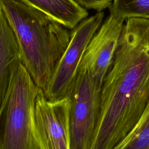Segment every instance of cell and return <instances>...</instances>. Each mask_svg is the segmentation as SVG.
Listing matches in <instances>:
<instances>
[{
	"label": "cell",
	"instance_id": "3957f363",
	"mask_svg": "<svg viewBox=\"0 0 149 149\" xmlns=\"http://www.w3.org/2000/svg\"><path fill=\"white\" fill-rule=\"evenodd\" d=\"M38 89L19 63L0 113V149H40L34 121Z\"/></svg>",
	"mask_w": 149,
	"mask_h": 149
},
{
	"label": "cell",
	"instance_id": "6da1fadb",
	"mask_svg": "<svg viewBox=\"0 0 149 149\" xmlns=\"http://www.w3.org/2000/svg\"><path fill=\"white\" fill-rule=\"evenodd\" d=\"M149 101V19L126 20L101 87L98 121L89 149H113Z\"/></svg>",
	"mask_w": 149,
	"mask_h": 149
},
{
	"label": "cell",
	"instance_id": "9c48e42d",
	"mask_svg": "<svg viewBox=\"0 0 149 149\" xmlns=\"http://www.w3.org/2000/svg\"><path fill=\"white\" fill-rule=\"evenodd\" d=\"M20 1L43 12L70 30L88 16L87 9L72 0Z\"/></svg>",
	"mask_w": 149,
	"mask_h": 149
},
{
	"label": "cell",
	"instance_id": "5b68a950",
	"mask_svg": "<svg viewBox=\"0 0 149 149\" xmlns=\"http://www.w3.org/2000/svg\"><path fill=\"white\" fill-rule=\"evenodd\" d=\"M104 16L102 11L98 12L83 20L72 29L69 45L44 92L48 100H54L67 96L86 48L101 26Z\"/></svg>",
	"mask_w": 149,
	"mask_h": 149
},
{
	"label": "cell",
	"instance_id": "30bf717a",
	"mask_svg": "<svg viewBox=\"0 0 149 149\" xmlns=\"http://www.w3.org/2000/svg\"><path fill=\"white\" fill-rule=\"evenodd\" d=\"M113 149H149V101L132 130Z\"/></svg>",
	"mask_w": 149,
	"mask_h": 149
},
{
	"label": "cell",
	"instance_id": "7a4b0ae2",
	"mask_svg": "<svg viewBox=\"0 0 149 149\" xmlns=\"http://www.w3.org/2000/svg\"><path fill=\"white\" fill-rule=\"evenodd\" d=\"M0 6L16 37L22 63L44 92L69 45L71 31L20 0H0Z\"/></svg>",
	"mask_w": 149,
	"mask_h": 149
},
{
	"label": "cell",
	"instance_id": "7c38bea8",
	"mask_svg": "<svg viewBox=\"0 0 149 149\" xmlns=\"http://www.w3.org/2000/svg\"><path fill=\"white\" fill-rule=\"evenodd\" d=\"M74 2L86 9H93L101 12L109 8L113 0H72Z\"/></svg>",
	"mask_w": 149,
	"mask_h": 149
},
{
	"label": "cell",
	"instance_id": "8fae6325",
	"mask_svg": "<svg viewBox=\"0 0 149 149\" xmlns=\"http://www.w3.org/2000/svg\"><path fill=\"white\" fill-rule=\"evenodd\" d=\"M110 14L124 20L131 17L149 19V0H113Z\"/></svg>",
	"mask_w": 149,
	"mask_h": 149
},
{
	"label": "cell",
	"instance_id": "277c9868",
	"mask_svg": "<svg viewBox=\"0 0 149 149\" xmlns=\"http://www.w3.org/2000/svg\"><path fill=\"white\" fill-rule=\"evenodd\" d=\"M101 91L93 76L78 69L66 96L70 101V149H89L100 116Z\"/></svg>",
	"mask_w": 149,
	"mask_h": 149
},
{
	"label": "cell",
	"instance_id": "52a82bcc",
	"mask_svg": "<svg viewBox=\"0 0 149 149\" xmlns=\"http://www.w3.org/2000/svg\"><path fill=\"white\" fill-rule=\"evenodd\" d=\"M124 20L110 14L87 45L79 68L87 70L102 87L115 56Z\"/></svg>",
	"mask_w": 149,
	"mask_h": 149
},
{
	"label": "cell",
	"instance_id": "8992f818",
	"mask_svg": "<svg viewBox=\"0 0 149 149\" xmlns=\"http://www.w3.org/2000/svg\"><path fill=\"white\" fill-rule=\"evenodd\" d=\"M69 110L68 97L49 100L39 88L34 121L40 149H70Z\"/></svg>",
	"mask_w": 149,
	"mask_h": 149
},
{
	"label": "cell",
	"instance_id": "ba28073f",
	"mask_svg": "<svg viewBox=\"0 0 149 149\" xmlns=\"http://www.w3.org/2000/svg\"><path fill=\"white\" fill-rule=\"evenodd\" d=\"M22 63L14 31L0 6V113L9 91L14 70Z\"/></svg>",
	"mask_w": 149,
	"mask_h": 149
}]
</instances>
